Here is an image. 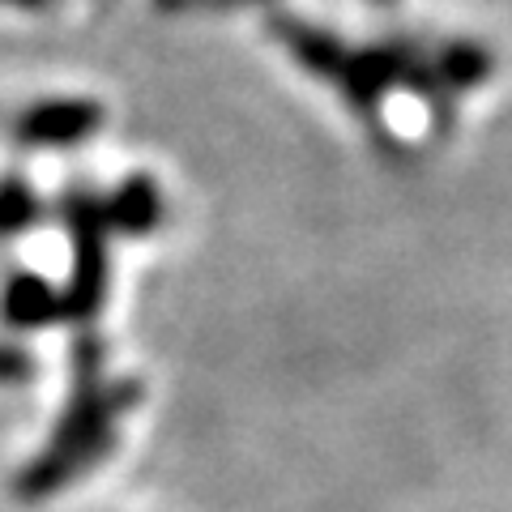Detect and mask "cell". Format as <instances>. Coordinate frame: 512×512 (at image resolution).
Instances as JSON below:
<instances>
[{"label":"cell","instance_id":"cell-7","mask_svg":"<svg viewBox=\"0 0 512 512\" xmlns=\"http://www.w3.org/2000/svg\"><path fill=\"white\" fill-rule=\"evenodd\" d=\"M30 372H35V359H30L22 346L0 342V384H26Z\"/></svg>","mask_w":512,"mask_h":512},{"label":"cell","instance_id":"cell-1","mask_svg":"<svg viewBox=\"0 0 512 512\" xmlns=\"http://www.w3.org/2000/svg\"><path fill=\"white\" fill-rule=\"evenodd\" d=\"M103 342L99 338H82L73 350V397L64 402L56 431L47 448L26 461L13 491L22 500H47L60 487L77 483L90 466L111 453L116 444V427L128 410L141 402V384L137 380H107L103 372Z\"/></svg>","mask_w":512,"mask_h":512},{"label":"cell","instance_id":"cell-3","mask_svg":"<svg viewBox=\"0 0 512 512\" xmlns=\"http://www.w3.org/2000/svg\"><path fill=\"white\" fill-rule=\"evenodd\" d=\"M103 124V107L90 99H43L18 111L13 141L26 150H73Z\"/></svg>","mask_w":512,"mask_h":512},{"label":"cell","instance_id":"cell-5","mask_svg":"<svg viewBox=\"0 0 512 512\" xmlns=\"http://www.w3.org/2000/svg\"><path fill=\"white\" fill-rule=\"evenodd\" d=\"M0 320L9 329H43L60 320V295L56 286L39 278V274H13L5 282V295H0Z\"/></svg>","mask_w":512,"mask_h":512},{"label":"cell","instance_id":"cell-9","mask_svg":"<svg viewBox=\"0 0 512 512\" xmlns=\"http://www.w3.org/2000/svg\"><path fill=\"white\" fill-rule=\"evenodd\" d=\"M0 5H13V9H52L56 0H0Z\"/></svg>","mask_w":512,"mask_h":512},{"label":"cell","instance_id":"cell-4","mask_svg":"<svg viewBox=\"0 0 512 512\" xmlns=\"http://www.w3.org/2000/svg\"><path fill=\"white\" fill-rule=\"evenodd\" d=\"M103 214H107V231L141 239L163 222V192L150 175H128V180L103 197Z\"/></svg>","mask_w":512,"mask_h":512},{"label":"cell","instance_id":"cell-8","mask_svg":"<svg viewBox=\"0 0 512 512\" xmlns=\"http://www.w3.org/2000/svg\"><path fill=\"white\" fill-rule=\"evenodd\" d=\"M239 5H261V0H158V9H175V13H188V9H239Z\"/></svg>","mask_w":512,"mask_h":512},{"label":"cell","instance_id":"cell-2","mask_svg":"<svg viewBox=\"0 0 512 512\" xmlns=\"http://www.w3.org/2000/svg\"><path fill=\"white\" fill-rule=\"evenodd\" d=\"M60 222L73 235V278L60 295V316L90 320L107 299V214L103 197L73 188L60 197Z\"/></svg>","mask_w":512,"mask_h":512},{"label":"cell","instance_id":"cell-6","mask_svg":"<svg viewBox=\"0 0 512 512\" xmlns=\"http://www.w3.org/2000/svg\"><path fill=\"white\" fill-rule=\"evenodd\" d=\"M43 214V205L35 197V188L18 175H9V180H0V239L9 235H22L26 227H35V218Z\"/></svg>","mask_w":512,"mask_h":512}]
</instances>
